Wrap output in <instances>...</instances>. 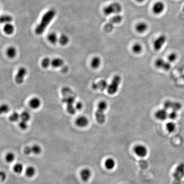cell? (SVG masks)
<instances>
[{
    "label": "cell",
    "mask_w": 184,
    "mask_h": 184,
    "mask_svg": "<svg viewBox=\"0 0 184 184\" xmlns=\"http://www.w3.org/2000/svg\"><path fill=\"white\" fill-rule=\"evenodd\" d=\"M134 152L136 155L139 157L143 158L147 154V149L146 146L142 144H138L136 145L134 149Z\"/></svg>",
    "instance_id": "7"
},
{
    "label": "cell",
    "mask_w": 184,
    "mask_h": 184,
    "mask_svg": "<svg viewBox=\"0 0 184 184\" xmlns=\"http://www.w3.org/2000/svg\"><path fill=\"white\" fill-rule=\"evenodd\" d=\"M164 108L166 110H172V111L177 112L182 108L181 104L178 102L167 101L164 103Z\"/></svg>",
    "instance_id": "6"
},
{
    "label": "cell",
    "mask_w": 184,
    "mask_h": 184,
    "mask_svg": "<svg viewBox=\"0 0 184 184\" xmlns=\"http://www.w3.org/2000/svg\"><path fill=\"white\" fill-rule=\"evenodd\" d=\"M55 15L56 11L54 10H49L44 15L40 23L36 27L35 29V33L37 35H41L44 32L52 20L53 19Z\"/></svg>",
    "instance_id": "1"
},
{
    "label": "cell",
    "mask_w": 184,
    "mask_h": 184,
    "mask_svg": "<svg viewBox=\"0 0 184 184\" xmlns=\"http://www.w3.org/2000/svg\"><path fill=\"white\" fill-rule=\"evenodd\" d=\"M32 147V153L38 155L40 154L42 151V149L40 145L37 144H35Z\"/></svg>",
    "instance_id": "27"
},
{
    "label": "cell",
    "mask_w": 184,
    "mask_h": 184,
    "mask_svg": "<svg viewBox=\"0 0 184 184\" xmlns=\"http://www.w3.org/2000/svg\"><path fill=\"white\" fill-rule=\"evenodd\" d=\"M114 25L109 22L108 23L106 24L104 27V31L106 33H111L114 29Z\"/></svg>",
    "instance_id": "36"
},
{
    "label": "cell",
    "mask_w": 184,
    "mask_h": 184,
    "mask_svg": "<svg viewBox=\"0 0 184 184\" xmlns=\"http://www.w3.org/2000/svg\"><path fill=\"white\" fill-rule=\"evenodd\" d=\"M20 118V115L17 112H15L11 114L9 117V120L11 122H16Z\"/></svg>",
    "instance_id": "32"
},
{
    "label": "cell",
    "mask_w": 184,
    "mask_h": 184,
    "mask_svg": "<svg viewBox=\"0 0 184 184\" xmlns=\"http://www.w3.org/2000/svg\"><path fill=\"white\" fill-rule=\"evenodd\" d=\"M3 30L6 34L7 35H11L14 32V27L11 24H7L4 26Z\"/></svg>",
    "instance_id": "25"
},
{
    "label": "cell",
    "mask_w": 184,
    "mask_h": 184,
    "mask_svg": "<svg viewBox=\"0 0 184 184\" xmlns=\"http://www.w3.org/2000/svg\"><path fill=\"white\" fill-rule=\"evenodd\" d=\"M165 8V5L164 3L162 2H158L153 5L152 9L153 12L155 14H161L164 12Z\"/></svg>",
    "instance_id": "12"
},
{
    "label": "cell",
    "mask_w": 184,
    "mask_h": 184,
    "mask_svg": "<svg viewBox=\"0 0 184 184\" xmlns=\"http://www.w3.org/2000/svg\"><path fill=\"white\" fill-rule=\"evenodd\" d=\"M122 10V6L120 3L113 2L105 7L103 11L105 15L108 16L113 14H119Z\"/></svg>",
    "instance_id": "4"
},
{
    "label": "cell",
    "mask_w": 184,
    "mask_h": 184,
    "mask_svg": "<svg viewBox=\"0 0 184 184\" xmlns=\"http://www.w3.org/2000/svg\"><path fill=\"white\" fill-rule=\"evenodd\" d=\"M29 105L32 108L38 109L41 105V101L38 98L34 97L30 101Z\"/></svg>",
    "instance_id": "17"
},
{
    "label": "cell",
    "mask_w": 184,
    "mask_h": 184,
    "mask_svg": "<svg viewBox=\"0 0 184 184\" xmlns=\"http://www.w3.org/2000/svg\"><path fill=\"white\" fill-rule=\"evenodd\" d=\"M77 110H76L75 107L74 106H66V111L67 113L71 115H73L76 113V111Z\"/></svg>",
    "instance_id": "38"
},
{
    "label": "cell",
    "mask_w": 184,
    "mask_h": 184,
    "mask_svg": "<svg viewBox=\"0 0 184 184\" xmlns=\"http://www.w3.org/2000/svg\"><path fill=\"white\" fill-rule=\"evenodd\" d=\"M10 111V108L8 105L6 104H3L1 106V113H8Z\"/></svg>",
    "instance_id": "39"
},
{
    "label": "cell",
    "mask_w": 184,
    "mask_h": 184,
    "mask_svg": "<svg viewBox=\"0 0 184 184\" xmlns=\"http://www.w3.org/2000/svg\"><path fill=\"white\" fill-rule=\"evenodd\" d=\"M63 98L62 102L66 103V106H73L76 101V95L75 93L68 87H64L61 90Z\"/></svg>",
    "instance_id": "2"
},
{
    "label": "cell",
    "mask_w": 184,
    "mask_h": 184,
    "mask_svg": "<svg viewBox=\"0 0 184 184\" xmlns=\"http://www.w3.org/2000/svg\"><path fill=\"white\" fill-rule=\"evenodd\" d=\"M15 158V154L12 152H9L6 154L5 156V160L8 163H12L14 162Z\"/></svg>",
    "instance_id": "26"
},
{
    "label": "cell",
    "mask_w": 184,
    "mask_h": 184,
    "mask_svg": "<svg viewBox=\"0 0 184 184\" xmlns=\"http://www.w3.org/2000/svg\"><path fill=\"white\" fill-rule=\"evenodd\" d=\"M108 85L106 81L102 80L97 83H93L92 87V89L94 90H100L102 91L105 90L108 88Z\"/></svg>",
    "instance_id": "13"
},
{
    "label": "cell",
    "mask_w": 184,
    "mask_h": 184,
    "mask_svg": "<svg viewBox=\"0 0 184 184\" xmlns=\"http://www.w3.org/2000/svg\"><path fill=\"white\" fill-rule=\"evenodd\" d=\"M177 113L176 111H172L168 115V118L171 120H175L177 117Z\"/></svg>",
    "instance_id": "42"
},
{
    "label": "cell",
    "mask_w": 184,
    "mask_h": 184,
    "mask_svg": "<svg viewBox=\"0 0 184 184\" xmlns=\"http://www.w3.org/2000/svg\"><path fill=\"white\" fill-rule=\"evenodd\" d=\"M48 40L51 43L55 44L58 40V37L56 33H50L48 36Z\"/></svg>",
    "instance_id": "33"
},
{
    "label": "cell",
    "mask_w": 184,
    "mask_h": 184,
    "mask_svg": "<svg viewBox=\"0 0 184 184\" xmlns=\"http://www.w3.org/2000/svg\"><path fill=\"white\" fill-rule=\"evenodd\" d=\"M24 166L21 163H17L13 167V170L15 173L20 174L24 171Z\"/></svg>",
    "instance_id": "22"
},
{
    "label": "cell",
    "mask_w": 184,
    "mask_h": 184,
    "mask_svg": "<svg viewBox=\"0 0 184 184\" xmlns=\"http://www.w3.org/2000/svg\"><path fill=\"white\" fill-rule=\"evenodd\" d=\"M69 39L68 36L65 34L61 35L59 38V42L61 45H66L68 43Z\"/></svg>",
    "instance_id": "31"
},
{
    "label": "cell",
    "mask_w": 184,
    "mask_h": 184,
    "mask_svg": "<svg viewBox=\"0 0 184 184\" xmlns=\"http://www.w3.org/2000/svg\"><path fill=\"white\" fill-rule=\"evenodd\" d=\"M177 58V55L176 53H172L168 55V61L169 62H174Z\"/></svg>",
    "instance_id": "37"
},
{
    "label": "cell",
    "mask_w": 184,
    "mask_h": 184,
    "mask_svg": "<svg viewBox=\"0 0 184 184\" xmlns=\"http://www.w3.org/2000/svg\"><path fill=\"white\" fill-rule=\"evenodd\" d=\"M69 68L67 66H62V68L61 69V72L63 73H65L68 71Z\"/></svg>",
    "instance_id": "45"
},
{
    "label": "cell",
    "mask_w": 184,
    "mask_h": 184,
    "mask_svg": "<svg viewBox=\"0 0 184 184\" xmlns=\"http://www.w3.org/2000/svg\"><path fill=\"white\" fill-rule=\"evenodd\" d=\"M12 17L8 15H2L1 17V21L2 23H5L6 24L10 23L12 21Z\"/></svg>",
    "instance_id": "30"
},
{
    "label": "cell",
    "mask_w": 184,
    "mask_h": 184,
    "mask_svg": "<svg viewBox=\"0 0 184 184\" xmlns=\"http://www.w3.org/2000/svg\"><path fill=\"white\" fill-rule=\"evenodd\" d=\"M20 118L21 120L27 122L31 118V115L28 112L24 111L20 114Z\"/></svg>",
    "instance_id": "34"
},
{
    "label": "cell",
    "mask_w": 184,
    "mask_h": 184,
    "mask_svg": "<svg viewBox=\"0 0 184 184\" xmlns=\"http://www.w3.org/2000/svg\"><path fill=\"white\" fill-rule=\"evenodd\" d=\"M108 108L106 102L102 101L98 105L97 111L95 113V117L96 121L100 124H102L105 121L106 117L105 111Z\"/></svg>",
    "instance_id": "3"
},
{
    "label": "cell",
    "mask_w": 184,
    "mask_h": 184,
    "mask_svg": "<svg viewBox=\"0 0 184 184\" xmlns=\"http://www.w3.org/2000/svg\"><path fill=\"white\" fill-rule=\"evenodd\" d=\"M27 73V69L25 67H21L18 69L15 77V81L18 85L24 82V78Z\"/></svg>",
    "instance_id": "8"
},
{
    "label": "cell",
    "mask_w": 184,
    "mask_h": 184,
    "mask_svg": "<svg viewBox=\"0 0 184 184\" xmlns=\"http://www.w3.org/2000/svg\"><path fill=\"white\" fill-rule=\"evenodd\" d=\"M132 49L133 52L135 53L139 54L142 52L143 48L140 44L136 43L133 46Z\"/></svg>",
    "instance_id": "29"
},
{
    "label": "cell",
    "mask_w": 184,
    "mask_h": 184,
    "mask_svg": "<svg viewBox=\"0 0 184 184\" xmlns=\"http://www.w3.org/2000/svg\"><path fill=\"white\" fill-rule=\"evenodd\" d=\"M148 29L147 24L144 22H141L137 24L136 26V30L139 33H142L146 32Z\"/></svg>",
    "instance_id": "19"
},
{
    "label": "cell",
    "mask_w": 184,
    "mask_h": 184,
    "mask_svg": "<svg viewBox=\"0 0 184 184\" xmlns=\"http://www.w3.org/2000/svg\"><path fill=\"white\" fill-rule=\"evenodd\" d=\"M155 65L157 68L162 69L165 70H168L171 68L170 62L165 61L163 59H158L155 62Z\"/></svg>",
    "instance_id": "11"
},
{
    "label": "cell",
    "mask_w": 184,
    "mask_h": 184,
    "mask_svg": "<svg viewBox=\"0 0 184 184\" xmlns=\"http://www.w3.org/2000/svg\"><path fill=\"white\" fill-rule=\"evenodd\" d=\"M75 108L77 111H80L82 109L83 105L82 103L81 102H78L75 104Z\"/></svg>",
    "instance_id": "43"
},
{
    "label": "cell",
    "mask_w": 184,
    "mask_h": 184,
    "mask_svg": "<svg viewBox=\"0 0 184 184\" xmlns=\"http://www.w3.org/2000/svg\"><path fill=\"white\" fill-rule=\"evenodd\" d=\"M7 177V175L4 171H1V179L2 182L4 181L6 179Z\"/></svg>",
    "instance_id": "44"
},
{
    "label": "cell",
    "mask_w": 184,
    "mask_h": 184,
    "mask_svg": "<svg viewBox=\"0 0 184 184\" xmlns=\"http://www.w3.org/2000/svg\"><path fill=\"white\" fill-rule=\"evenodd\" d=\"M137 2H139L141 3L142 2H144V0H136Z\"/></svg>",
    "instance_id": "46"
},
{
    "label": "cell",
    "mask_w": 184,
    "mask_h": 184,
    "mask_svg": "<svg viewBox=\"0 0 184 184\" xmlns=\"http://www.w3.org/2000/svg\"><path fill=\"white\" fill-rule=\"evenodd\" d=\"M24 172L27 177L32 178L36 174V169L34 166L30 165L26 168Z\"/></svg>",
    "instance_id": "18"
},
{
    "label": "cell",
    "mask_w": 184,
    "mask_h": 184,
    "mask_svg": "<svg viewBox=\"0 0 184 184\" xmlns=\"http://www.w3.org/2000/svg\"><path fill=\"white\" fill-rule=\"evenodd\" d=\"M176 128V125L174 122L170 121L166 124V128L169 133H173L174 131Z\"/></svg>",
    "instance_id": "28"
},
{
    "label": "cell",
    "mask_w": 184,
    "mask_h": 184,
    "mask_svg": "<svg viewBox=\"0 0 184 184\" xmlns=\"http://www.w3.org/2000/svg\"><path fill=\"white\" fill-rule=\"evenodd\" d=\"M50 59L47 57L44 58L41 61V66L44 68H47L51 64Z\"/></svg>",
    "instance_id": "35"
},
{
    "label": "cell",
    "mask_w": 184,
    "mask_h": 184,
    "mask_svg": "<svg viewBox=\"0 0 184 184\" xmlns=\"http://www.w3.org/2000/svg\"><path fill=\"white\" fill-rule=\"evenodd\" d=\"M121 81V79L120 76H116L113 77L112 82L108 86L107 90L109 94L113 95L117 92Z\"/></svg>",
    "instance_id": "5"
},
{
    "label": "cell",
    "mask_w": 184,
    "mask_h": 184,
    "mask_svg": "<svg viewBox=\"0 0 184 184\" xmlns=\"http://www.w3.org/2000/svg\"><path fill=\"white\" fill-rule=\"evenodd\" d=\"M101 64V60L100 58L98 56H95L93 57L91 60L90 65L92 68L96 69L99 67Z\"/></svg>",
    "instance_id": "21"
},
{
    "label": "cell",
    "mask_w": 184,
    "mask_h": 184,
    "mask_svg": "<svg viewBox=\"0 0 184 184\" xmlns=\"http://www.w3.org/2000/svg\"><path fill=\"white\" fill-rule=\"evenodd\" d=\"M17 54V50L14 47H10L7 50V56L11 59L15 58Z\"/></svg>",
    "instance_id": "24"
},
{
    "label": "cell",
    "mask_w": 184,
    "mask_h": 184,
    "mask_svg": "<svg viewBox=\"0 0 184 184\" xmlns=\"http://www.w3.org/2000/svg\"><path fill=\"white\" fill-rule=\"evenodd\" d=\"M64 61L63 59L60 58H56L53 59L51 61V65L54 68H59L63 66Z\"/></svg>",
    "instance_id": "20"
},
{
    "label": "cell",
    "mask_w": 184,
    "mask_h": 184,
    "mask_svg": "<svg viewBox=\"0 0 184 184\" xmlns=\"http://www.w3.org/2000/svg\"><path fill=\"white\" fill-rule=\"evenodd\" d=\"M123 18L121 15L117 14L111 18V19L109 21V22L114 25L115 24H118L120 23L122 21Z\"/></svg>",
    "instance_id": "23"
},
{
    "label": "cell",
    "mask_w": 184,
    "mask_h": 184,
    "mask_svg": "<svg viewBox=\"0 0 184 184\" xmlns=\"http://www.w3.org/2000/svg\"><path fill=\"white\" fill-rule=\"evenodd\" d=\"M167 38L166 36L164 35H161L158 38H157L153 43L154 49L156 51L160 50L163 47V45L166 42Z\"/></svg>",
    "instance_id": "9"
},
{
    "label": "cell",
    "mask_w": 184,
    "mask_h": 184,
    "mask_svg": "<svg viewBox=\"0 0 184 184\" xmlns=\"http://www.w3.org/2000/svg\"><path fill=\"white\" fill-rule=\"evenodd\" d=\"M24 153L26 155H30L32 153V147L27 146L24 147Z\"/></svg>",
    "instance_id": "40"
},
{
    "label": "cell",
    "mask_w": 184,
    "mask_h": 184,
    "mask_svg": "<svg viewBox=\"0 0 184 184\" xmlns=\"http://www.w3.org/2000/svg\"><path fill=\"white\" fill-rule=\"evenodd\" d=\"M105 168L108 170H112L115 168L116 166V162L114 159L112 158L107 159L105 162Z\"/></svg>",
    "instance_id": "16"
},
{
    "label": "cell",
    "mask_w": 184,
    "mask_h": 184,
    "mask_svg": "<svg viewBox=\"0 0 184 184\" xmlns=\"http://www.w3.org/2000/svg\"><path fill=\"white\" fill-rule=\"evenodd\" d=\"M75 123L76 125L79 127L84 128L88 125L89 120L85 116H80L76 119Z\"/></svg>",
    "instance_id": "14"
},
{
    "label": "cell",
    "mask_w": 184,
    "mask_h": 184,
    "mask_svg": "<svg viewBox=\"0 0 184 184\" xmlns=\"http://www.w3.org/2000/svg\"><path fill=\"white\" fill-rule=\"evenodd\" d=\"M19 128L22 130H25L27 128L28 124L27 123L26 121L21 120L19 123Z\"/></svg>",
    "instance_id": "41"
},
{
    "label": "cell",
    "mask_w": 184,
    "mask_h": 184,
    "mask_svg": "<svg viewBox=\"0 0 184 184\" xmlns=\"http://www.w3.org/2000/svg\"><path fill=\"white\" fill-rule=\"evenodd\" d=\"M79 175L82 180L86 182L90 180L92 176V172L89 168H84L80 172Z\"/></svg>",
    "instance_id": "10"
},
{
    "label": "cell",
    "mask_w": 184,
    "mask_h": 184,
    "mask_svg": "<svg viewBox=\"0 0 184 184\" xmlns=\"http://www.w3.org/2000/svg\"><path fill=\"white\" fill-rule=\"evenodd\" d=\"M167 110L166 109H160L156 112L155 116L156 118L158 120L164 121L166 120V118L168 117V112Z\"/></svg>",
    "instance_id": "15"
}]
</instances>
